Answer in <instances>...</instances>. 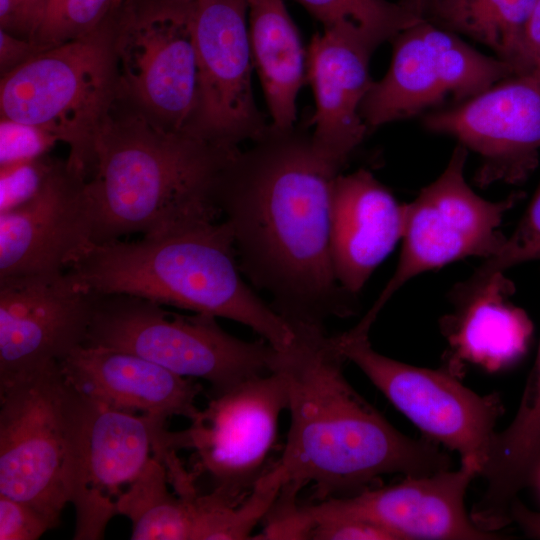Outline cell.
I'll list each match as a JSON object with an SVG mask.
<instances>
[{
	"label": "cell",
	"instance_id": "obj_41",
	"mask_svg": "<svg viewBox=\"0 0 540 540\" xmlns=\"http://www.w3.org/2000/svg\"><path fill=\"white\" fill-rule=\"evenodd\" d=\"M58 1H59V0H46L45 5H44V7H43V10H44L45 8L49 7V6H52L53 4H55V3L58 2ZM43 10H42V12H43ZM42 12H41V13H42Z\"/></svg>",
	"mask_w": 540,
	"mask_h": 540
},
{
	"label": "cell",
	"instance_id": "obj_27",
	"mask_svg": "<svg viewBox=\"0 0 540 540\" xmlns=\"http://www.w3.org/2000/svg\"><path fill=\"white\" fill-rule=\"evenodd\" d=\"M280 491L281 485L264 473L251 493L238 504H230L212 493L188 494L191 540L252 539V530L265 519Z\"/></svg>",
	"mask_w": 540,
	"mask_h": 540
},
{
	"label": "cell",
	"instance_id": "obj_21",
	"mask_svg": "<svg viewBox=\"0 0 540 540\" xmlns=\"http://www.w3.org/2000/svg\"><path fill=\"white\" fill-rule=\"evenodd\" d=\"M403 228L404 204L370 171L337 175L331 197V258L348 295L361 291L402 238Z\"/></svg>",
	"mask_w": 540,
	"mask_h": 540
},
{
	"label": "cell",
	"instance_id": "obj_42",
	"mask_svg": "<svg viewBox=\"0 0 540 540\" xmlns=\"http://www.w3.org/2000/svg\"><path fill=\"white\" fill-rule=\"evenodd\" d=\"M122 2L123 0H114V8L116 9L117 7H119Z\"/></svg>",
	"mask_w": 540,
	"mask_h": 540
},
{
	"label": "cell",
	"instance_id": "obj_25",
	"mask_svg": "<svg viewBox=\"0 0 540 540\" xmlns=\"http://www.w3.org/2000/svg\"><path fill=\"white\" fill-rule=\"evenodd\" d=\"M537 0H421L417 16L492 50L516 74L533 71L524 46L525 26Z\"/></svg>",
	"mask_w": 540,
	"mask_h": 540
},
{
	"label": "cell",
	"instance_id": "obj_10",
	"mask_svg": "<svg viewBox=\"0 0 540 540\" xmlns=\"http://www.w3.org/2000/svg\"><path fill=\"white\" fill-rule=\"evenodd\" d=\"M332 341L425 438L458 452L480 474L503 413L497 393L479 395L445 366L429 369L382 355L373 349L367 331L353 327Z\"/></svg>",
	"mask_w": 540,
	"mask_h": 540
},
{
	"label": "cell",
	"instance_id": "obj_6",
	"mask_svg": "<svg viewBox=\"0 0 540 540\" xmlns=\"http://www.w3.org/2000/svg\"><path fill=\"white\" fill-rule=\"evenodd\" d=\"M93 295L84 345L127 351L179 376L205 380L211 396L274 371L278 350L264 339L227 333L214 316L169 312L133 295Z\"/></svg>",
	"mask_w": 540,
	"mask_h": 540
},
{
	"label": "cell",
	"instance_id": "obj_3",
	"mask_svg": "<svg viewBox=\"0 0 540 540\" xmlns=\"http://www.w3.org/2000/svg\"><path fill=\"white\" fill-rule=\"evenodd\" d=\"M131 106L116 113L114 105L95 139L85 179L92 243L219 220L222 183L239 147L168 130Z\"/></svg>",
	"mask_w": 540,
	"mask_h": 540
},
{
	"label": "cell",
	"instance_id": "obj_35",
	"mask_svg": "<svg viewBox=\"0 0 540 540\" xmlns=\"http://www.w3.org/2000/svg\"><path fill=\"white\" fill-rule=\"evenodd\" d=\"M14 2L15 24L12 34H21L22 37L29 39L46 0H14Z\"/></svg>",
	"mask_w": 540,
	"mask_h": 540
},
{
	"label": "cell",
	"instance_id": "obj_37",
	"mask_svg": "<svg viewBox=\"0 0 540 540\" xmlns=\"http://www.w3.org/2000/svg\"><path fill=\"white\" fill-rule=\"evenodd\" d=\"M509 516L527 537L540 539V512L528 508L518 497L511 504Z\"/></svg>",
	"mask_w": 540,
	"mask_h": 540
},
{
	"label": "cell",
	"instance_id": "obj_43",
	"mask_svg": "<svg viewBox=\"0 0 540 540\" xmlns=\"http://www.w3.org/2000/svg\"><path fill=\"white\" fill-rule=\"evenodd\" d=\"M174 1L190 4V3H193L195 0H174Z\"/></svg>",
	"mask_w": 540,
	"mask_h": 540
},
{
	"label": "cell",
	"instance_id": "obj_16",
	"mask_svg": "<svg viewBox=\"0 0 540 540\" xmlns=\"http://www.w3.org/2000/svg\"><path fill=\"white\" fill-rule=\"evenodd\" d=\"M93 228L85 178L54 163L31 198L0 211V279L66 271L92 243Z\"/></svg>",
	"mask_w": 540,
	"mask_h": 540
},
{
	"label": "cell",
	"instance_id": "obj_5",
	"mask_svg": "<svg viewBox=\"0 0 540 540\" xmlns=\"http://www.w3.org/2000/svg\"><path fill=\"white\" fill-rule=\"evenodd\" d=\"M116 9L91 32L46 48L1 75V119L33 126L70 148L68 165L86 178L96 136L120 98Z\"/></svg>",
	"mask_w": 540,
	"mask_h": 540
},
{
	"label": "cell",
	"instance_id": "obj_32",
	"mask_svg": "<svg viewBox=\"0 0 540 540\" xmlns=\"http://www.w3.org/2000/svg\"><path fill=\"white\" fill-rule=\"evenodd\" d=\"M0 138L1 165L44 156L57 141L38 128L4 119H1Z\"/></svg>",
	"mask_w": 540,
	"mask_h": 540
},
{
	"label": "cell",
	"instance_id": "obj_38",
	"mask_svg": "<svg viewBox=\"0 0 540 540\" xmlns=\"http://www.w3.org/2000/svg\"><path fill=\"white\" fill-rule=\"evenodd\" d=\"M0 24L1 29L13 33L15 24L14 0H0Z\"/></svg>",
	"mask_w": 540,
	"mask_h": 540
},
{
	"label": "cell",
	"instance_id": "obj_30",
	"mask_svg": "<svg viewBox=\"0 0 540 540\" xmlns=\"http://www.w3.org/2000/svg\"><path fill=\"white\" fill-rule=\"evenodd\" d=\"M114 0H59L43 10L29 40L46 49L79 38L98 27Z\"/></svg>",
	"mask_w": 540,
	"mask_h": 540
},
{
	"label": "cell",
	"instance_id": "obj_40",
	"mask_svg": "<svg viewBox=\"0 0 540 540\" xmlns=\"http://www.w3.org/2000/svg\"><path fill=\"white\" fill-rule=\"evenodd\" d=\"M534 485H536L538 488H540V466H539V469H538V472H537V475H536V478H535V481H534Z\"/></svg>",
	"mask_w": 540,
	"mask_h": 540
},
{
	"label": "cell",
	"instance_id": "obj_1",
	"mask_svg": "<svg viewBox=\"0 0 540 540\" xmlns=\"http://www.w3.org/2000/svg\"><path fill=\"white\" fill-rule=\"evenodd\" d=\"M311 135L271 125L240 150L224 176L219 208L242 272L269 292L291 325L323 327L354 313L331 258V197L340 173Z\"/></svg>",
	"mask_w": 540,
	"mask_h": 540
},
{
	"label": "cell",
	"instance_id": "obj_13",
	"mask_svg": "<svg viewBox=\"0 0 540 540\" xmlns=\"http://www.w3.org/2000/svg\"><path fill=\"white\" fill-rule=\"evenodd\" d=\"M284 409L287 388L276 371L212 395L185 430L187 448L195 452L194 479L204 475L209 493L230 504L242 502L268 470Z\"/></svg>",
	"mask_w": 540,
	"mask_h": 540
},
{
	"label": "cell",
	"instance_id": "obj_8",
	"mask_svg": "<svg viewBox=\"0 0 540 540\" xmlns=\"http://www.w3.org/2000/svg\"><path fill=\"white\" fill-rule=\"evenodd\" d=\"M191 4L123 0L116 8L120 97L173 131H187L198 99Z\"/></svg>",
	"mask_w": 540,
	"mask_h": 540
},
{
	"label": "cell",
	"instance_id": "obj_22",
	"mask_svg": "<svg viewBox=\"0 0 540 540\" xmlns=\"http://www.w3.org/2000/svg\"><path fill=\"white\" fill-rule=\"evenodd\" d=\"M540 466V341L517 412L496 432L479 476L485 490L470 513L482 529L497 531L511 523L509 510L519 493L534 481Z\"/></svg>",
	"mask_w": 540,
	"mask_h": 540
},
{
	"label": "cell",
	"instance_id": "obj_9",
	"mask_svg": "<svg viewBox=\"0 0 540 540\" xmlns=\"http://www.w3.org/2000/svg\"><path fill=\"white\" fill-rule=\"evenodd\" d=\"M467 156L458 144L439 177L404 204L398 264L360 326L370 329L391 297L419 274L469 256L490 258L502 246V219L523 195L489 201L476 194L464 175Z\"/></svg>",
	"mask_w": 540,
	"mask_h": 540
},
{
	"label": "cell",
	"instance_id": "obj_26",
	"mask_svg": "<svg viewBox=\"0 0 540 540\" xmlns=\"http://www.w3.org/2000/svg\"><path fill=\"white\" fill-rule=\"evenodd\" d=\"M162 460L152 456L141 473L115 499L117 514L130 519L133 540H191L189 499L173 495Z\"/></svg>",
	"mask_w": 540,
	"mask_h": 540
},
{
	"label": "cell",
	"instance_id": "obj_24",
	"mask_svg": "<svg viewBox=\"0 0 540 540\" xmlns=\"http://www.w3.org/2000/svg\"><path fill=\"white\" fill-rule=\"evenodd\" d=\"M503 276L472 300L456 306L445 320L453 355L447 367L456 375L458 363L468 361L487 371L509 367L525 353L532 324L521 309L504 300Z\"/></svg>",
	"mask_w": 540,
	"mask_h": 540
},
{
	"label": "cell",
	"instance_id": "obj_29",
	"mask_svg": "<svg viewBox=\"0 0 540 540\" xmlns=\"http://www.w3.org/2000/svg\"><path fill=\"white\" fill-rule=\"evenodd\" d=\"M531 260H540V184L514 232L496 254L454 287L451 297L455 306L480 295L507 269Z\"/></svg>",
	"mask_w": 540,
	"mask_h": 540
},
{
	"label": "cell",
	"instance_id": "obj_23",
	"mask_svg": "<svg viewBox=\"0 0 540 540\" xmlns=\"http://www.w3.org/2000/svg\"><path fill=\"white\" fill-rule=\"evenodd\" d=\"M252 63L277 130L296 122V100L307 77V53L283 0H248Z\"/></svg>",
	"mask_w": 540,
	"mask_h": 540
},
{
	"label": "cell",
	"instance_id": "obj_15",
	"mask_svg": "<svg viewBox=\"0 0 540 540\" xmlns=\"http://www.w3.org/2000/svg\"><path fill=\"white\" fill-rule=\"evenodd\" d=\"M422 123L480 156L478 185L519 184L539 162L540 72L503 79L452 107L428 112Z\"/></svg>",
	"mask_w": 540,
	"mask_h": 540
},
{
	"label": "cell",
	"instance_id": "obj_33",
	"mask_svg": "<svg viewBox=\"0 0 540 540\" xmlns=\"http://www.w3.org/2000/svg\"><path fill=\"white\" fill-rule=\"evenodd\" d=\"M55 527L32 506L0 495V540H36Z\"/></svg>",
	"mask_w": 540,
	"mask_h": 540
},
{
	"label": "cell",
	"instance_id": "obj_34",
	"mask_svg": "<svg viewBox=\"0 0 540 540\" xmlns=\"http://www.w3.org/2000/svg\"><path fill=\"white\" fill-rule=\"evenodd\" d=\"M44 48L31 40L0 29L1 75L22 64Z\"/></svg>",
	"mask_w": 540,
	"mask_h": 540
},
{
	"label": "cell",
	"instance_id": "obj_7",
	"mask_svg": "<svg viewBox=\"0 0 540 540\" xmlns=\"http://www.w3.org/2000/svg\"><path fill=\"white\" fill-rule=\"evenodd\" d=\"M72 399L58 362L0 377V495L56 527L73 498Z\"/></svg>",
	"mask_w": 540,
	"mask_h": 540
},
{
	"label": "cell",
	"instance_id": "obj_31",
	"mask_svg": "<svg viewBox=\"0 0 540 540\" xmlns=\"http://www.w3.org/2000/svg\"><path fill=\"white\" fill-rule=\"evenodd\" d=\"M54 162L44 156L1 165L0 211L11 209L31 198L41 187Z\"/></svg>",
	"mask_w": 540,
	"mask_h": 540
},
{
	"label": "cell",
	"instance_id": "obj_39",
	"mask_svg": "<svg viewBox=\"0 0 540 540\" xmlns=\"http://www.w3.org/2000/svg\"><path fill=\"white\" fill-rule=\"evenodd\" d=\"M403 5L408 7L411 11H413L417 15V9L419 7V4L421 0H399Z\"/></svg>",
	"mask_w": 540,
	"mask_h": 540
},
{
	"label": "cell",
	"instance_id": "obj_14",
	"mask_svg": "<svg viewBox=\"0 0 540 540\" xmlns=\"http://www.w3.org/2000/svg\"><path fill=\"white\" fill-rule=\"evenodd\" d=\"M198 64V99L187 131L239 147L269 130L252 90L248 0H195L190 11Z\"/></svg>",
	"mask_w": 540,
	"mask_h": 540
},
{
	"label": "cell",
	"instance_id": "obj_18",
	"mask_svg": "<svg viewBox=\"0 0 540 540\" xmlns=\"http://www.w3.org/2000/svg\"><path fill=\"white\" fill-rule=\"evenodd\" d=\"M478 468L461 461L458 469L406 477L402 482L335 497L348 511L385 529L394 540H498L496 531L480 528L465 506Z\"/></svg>",
	"mask_w": 540,
	"mask_h": 540
},
{
	"label": "cell",
	"instance_id": "obj_28",
	"mask_svg": "<svg viewBox=\"0 0 540 540\" xmlns=\"http://www.w3.org/2000/svg\"><path fill=\"white\" fill-rule=\"evenodd\" d=\"M324 30L357 36L372 49L392 39L420 18L401 2L389 0H295Z\"/></svg>",
	"mask_w": 540,
	"mask_h": 540
},
{
	"label": "cell",
	"instance_id": "obj_20",
	"mask_svg": "<svg viewBox=\"0 0 540 540\" xmlns=\"http://www.w3.org/2000/svg\"><path fill=\"white\" fill-rule=\"evenodd\" d=\"M65 381L109 407L192 421L201 385L136 354L82 345L60 362Z\"/></svg>",
	"mask_w": 540,
	"mask_h": 540
},
{
	"label": "cell",
	"instance_id": "obj_17",
	"mask_svg": "<svg viewBox=\"0 0 540 540\" xmlns=\"http://www.w3.org/2000/svg\"><path fill=\"white\" fill-rule=\"evenodd\" d=\"M93 303L67 271L0 279V377L60 363L84 345Z\"/></svg>",
	"mask_w": 540,
	"mask_h": 540
},
{
	"label": "cell",
	"instance_id": "obj_12",
	"mask_svg": "<svg viewBox=\"0 0 540 540\" xmlns=\"http://www.w3.org/2000/svg\"><path fill=\"white\" fill-rule=\"evenodd\" d=\"M392 43L386 74L373 81L361 104L369 131L447 100L462 102L516 74L507 62L423 19L402 30Z\"/></svg>",
	"mask_w": 540,
	"mask_h": 540
},
{
	"label": "cell",
	"instance_id": "obj_36",
	"mask_svg": "<svg viewBox=\"0 0 540 540\" xmlns=\"http://www.w3.org/2000/svg\"><path fill=\"white\" fill-rule=\"evenodd\" d=\"M524 46L534 70L540 72V0H537L524 31Z\"/></svg>",
	"mask_w": 540,
	"mask_h": 540
},
{
	"label": "cell",
	"instance_id": "obj_2",
	"mask_svg": "<svg viewBox=\"0 0 540 540\" xmlns=\"http://www.w3.org/2000/svg\"><path fill=\"white\" fill-rule=\"evenodd\" d=\"M274 371L288 393L290 427L280 459L267 474L297 494L312 483L325 500L357 494L386 474L431 475L450 469L439 444L398 431L346 380V359L324 327L293 326Z\"/></svg>",
	"mask_w": 540,
	"mask_h": 540
},
{
	"label": "cell",
	"instance_id": "obj_4",
	"mask_svg": "<svg viewBox=\"0 0 540 540\" xmlns=\"http://www.w3.org/2000/svg\"><path fill=\"white\" fill-rule=\"evenodd\" d=\"M66 271L91 294L133 295L239 322L278 351L295 339L292 325L245 283L224 220L91 243Z\"/></svg>",
	"mask_w": 540,
	"mask_h": 540
},
{
	"label": "cell",
	"instance_id": "obj_11",
	"mask_svg": "<svg viewBox=\"0 0 540 540\" xmlns=\"http://www.w3.org/2000/svg\"><path fill=\"white\" fill-rule=\"evenodd\" d=\"M73 390V538L102 539L117 514L113 498L122 493V486L136 479L151 453L162 460L170 451L186 449L185 433L168 431L165 417L136 416Z\"/></svg>",
	"mask_w": 540,
	"mask_h": 540
},
{
	"label": "cell",
	"instance_id": "obj_19",
	"mask_svg": "<svg viewBox=\"0 0 540 540\" xmlns=\"http://www.w3.org/2000/svg\"><path fill=\"white\" fill-rule=\"evenodd\" d=\"M374 51L360 38L332 30L317 32L308 47L307 78L315 97L311 142L340 169L369 131L360 108L373 83Z\"/></svg>",
	"mask_w": 540,
	"mask_h": 540
}]
</instances>
